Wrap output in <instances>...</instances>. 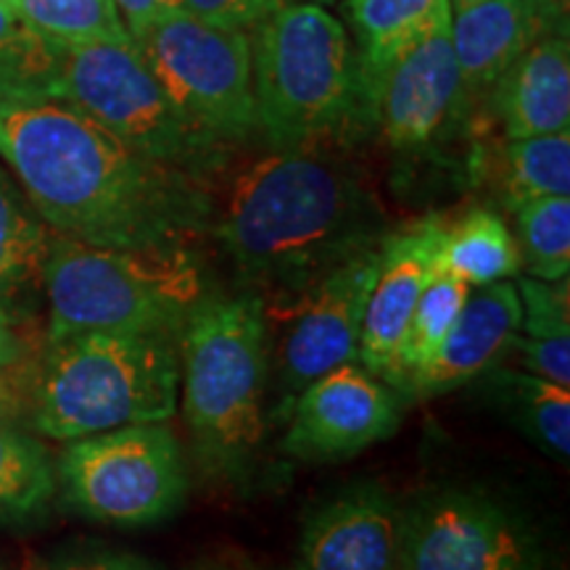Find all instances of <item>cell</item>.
I'll return each instance as SVG.
<instances>
[{
  "mask_svg": "<svg viewBox=\"0 0 570 570\" xmlns=\"http://www.w3.org/2000/svg\"><path fill=\"white\" fill-rule=\"evenodd\" d=\"M525 11L537 27L539 38L544 35H566L570 0H523Z\"/></svg>",
  "mask_w": 570,
  "mask_h": 570,
  "instance_id": "cell-33",
  "label": "cell"
},
{
  "mask_svg": "<svg viewBox=\"0 0 570 570\" xmlns=\"http://www.w3.org/2000/svg\"><path fill=\"white\" fill-rule=\"evenodd\" d=\"M439 267L465 281L470 288L512 281L523 273L508 223L497 212L481 206L444 227Z\"/></svg>",
  "mask_w": 570,
  "mask_h": 570,
  "instance_id": "cell-23",
  "label": "cell"
},
{
  "mask_svg": "<svg viewBox=\"0 0 570 570\" xmlns=\"http://www.w3.org/2000/svg\"><path fill=\"white\" fill-rule=\"evenodd\" d=\"M356 35L360 85L394 61L404 48L452 19L449 0H348Z\"/></svg>",
  "mask_w": 570,
  "mask_h": 570,
  "instance_id": "cell-22",
  "label": "cell"
},
{
  "mask_svg": "<svg viewBox=\"0 0 570 570\" xmlns=\"http://www.w3.org/2000/svg\"><path fill=\"white\" fill-rule=\"evenodd\" d=\"M402 504L362 481L309 510L298 539L296 570H396Z\"/></svg>",
  "mask_w": 570,
  "mask_h": 570,
  "instance_id": "cell-15",
  "label": "cell"
},
{
  "mask_svg": "<svg viewBox=\"0 0 570 570\" xmlns=\"http://www.w3.org/2000/svg\"><path fill=\"white\" fill-rule=\"evenodd\" d=\"M56 487V465L42 441L0 410V523L42 515Z\"/></svg>",
  "mask_w": 570,
  "mask_h": 570,
  "instance_id": "cell-24",
  "label": "cell"
},
{
  "mask_svg": "<svg viewBox=\"0 0 570 570\" xmlns=\"http://www.w3.org/2000/svg\"><path fill=\"white\" fill-rule=\"evenodd\" d=\"M504 138H533L570 130L568 35L533 40L489 92Z\"/></svg>",
  "mask_w": 570,
  "mask_h": 570,
  "instance_id": "cell-17",
  "label": "cell"
},
{
  "mask_svg": "<svg viewBox=\"0 0 570 570\" xmlns=\"http://www.w3.org/2000/svg\"><path fill=\"white\" fill-rule=\"evenodd\" d=\"M518 333V285L512 281L481 285L468 296L433 360L415 370L396 391L412 404L468 386L504 360Z\"/></svg>",
  "mask_w": 570,
  "mask_h": 570,
  "instance_id": "cell-16",
  "label": "cell"
},
{
  "mask_svg": "<svg viewBox=\"0 0 570 570\" xmlns=\"http://www.w3.org/2000/svg\"><path fill=\"white\" fill-rule=\"evenodd\" d=\"M468 296L470 285L465 281H460V277L441 267L436 269V275L428 281L425 291L420 294L415 312H412L389 386L399 389L415 370L433 360V354L439 352L449 331H452L454 320L460 317Z\"/></svg>",
  "mask_w": 570,
  "mask_h": 570,
  "instance_id": "cell-25",
  "label": "cell"
},
{
  "mask_svg": "<svg viewBox=\"0 0 570 570\" xmlns=\"http://www.w3.org/2000/svg\"><path fill=\"white\" fill-rule=\"evenodd\" d=\"M256 132L269 148L356 132L360 67L346 27L317 3H277L248 30Z\"/></svg>",
  "mask_w": 570,
  "mask_h": 570,
  "instance_id": "cell-5",
  "label": "cell"
},
{
  "mask_svg": "<svg viewBox=\"0 0 570 570\" xmlns=\"http://www.w3.org/2000/svg\"><path fill=\"white\" fill-rule=\"evenodd\" d=\"M407 399L348 362L306 386L291 404L283 452L302 462H338L394 436Z\"/></svg>",
  "mask_w": 570,
  "mask_h": 570,
  "instance_id": "cell-12",
  "label": "cell"
},
{
  "mask_svg": "<svg viewBox=\"0 0 570 570\" xmlns=\"http://www.w3.org/2000/svg\"><path fill=\"white\" fill-rule=\"evenodd\" d=\"M0 570H3V568H0Z\"/></svg>",
  "mask_w": 570,
  "mask_h": 570,
  "instance_id": "cell-37",
  "label": "cell"
},
{
  "mask_svg": "<svg viewBox=\"0 0 570 570\" xmlns=\"http://www.w3.org/2000/svg\"><path fill=\"white\" fill-rule=\"evenodd\" d=\"M177 109L212 138L238 148L256 132L248 32L177 11L132 38Z\"/></svg>",
  "mask_w": 570,
  "mask_h": 570,
  "instance_id": "cell-9",
  "label": "cell"
},
{
  "mask_svg": "<svg viewBox=\"0 0 570 570\" xmlns=\"http://www.w3.org/2000/svg\"><path fill=\"white\" fill-rule=\"evenodd\" d=\"M209 233L244 291L294 309L333 269L381 246L389 225L365 177L320 142L269 148L240 167L214 202Z\"/></svg>",
  "mask_w": 570,
  "mask_h": 570,
  "instance_id": "cell-2",
  "label": "cell"
},
{
  "mask_svg": "<svg viewBox=\"0 0 570 570\" xmlns=\"http://www.w3.org/2000/svg\"><path fill=\"white\" fill-rule=\"evenodd\" d=\"M449 38L462 88L475 104L487 98L518 56L539 40V32L523 0H479L468 9L452 11Z\"/></svg>",
  "mask_w": 570,
  "mask_h": 570,
  "instance_id": "cell-18",
  "label": "cell"
},
{
  "mask_svg": "<svg viewBox=\"0 0 570 570\" xmlns=\"http://www.w3.org/2000/svg\"><path fill=\"white\" fill-rule=\"evenodd\" d=\"M483 394L515 431L552 460L570 458V389L502 362L479 377Z\"/></svg>",
  "mask_w": 570,
  "mask_h": 570,
  "instance_id": "cell-20",
  "label": "cell"
},
{
  "mask_svg": "<svg viewBox=\"0 0 570 570\" xmlns=\"http://www.w3.org/2000/svg\"><path fill=\"white\" fill-rule=\"evenodd\" d=\"M21 352H24V348H21L17 331L0 325V370L17 365V362L21 360Z\"/></svg>",
  "mask_w": 570,
  "mask_h": 570,
  "instance_id": "cell-34",
  "label": "cell"
},
{
  "mask_svg": "<svg viewBox=\"0 0 570 570\" xmlns=\"http://www.w3.org/2000/svg\"><path fill=\"white\" fill-rule=\"evenodd\" d=\"M520 269L537 281H562L570 273V196H544L518 204Z\"/></svg>",
  "mask_w": 570,
  "mask_h": 570,
  "instance_id": "cell-27",
  "label": "cell"
},
{
  "mask_svg": "<svg viewBox=\"0 0 570 570\" xmlns=\"http://www.w3.org/2000/svg\"><path fill=\"white\" fill-rule=\"evenodd\" d=\"M206 294L194 246L106 248L53 233L42 267L46 341L85 331L161 333L180 341Z\"/></svg>",
  "mask_w": 570,
  "mask_h": 570,
  "instance_id": "cell-6",
  "label": "cell"
},
{
  "mask_svg": "<svg viewBox=\"0 0 570 570\" xmlns=\"http://www.w3.org/2000/svg\"><path fill=\"white\" fill-rule=\"evenodd\" d=\"M479 3V0H449V6H452V11H460V9H468V6Z\"/></svg>",
  "mask_w": 570,
  "mask_h": 570,
  "instance_id": "cell-35",
  "label": "cell"
},
{
  "mask_svg": "<svg viewBox=\"0 0 570 570\" xmlns=\"http://www.w3.org/2000/svg\"><path fill=\"white\" fill-rule=\"evenodd\" d=\"M56 42L40 38L0 0V101L51 96L56 77Z\"/></svg>",
  "mask_w": 570,
  "mask_h": 570,
  "instance_id": "cell-29",
  "label": "cell"
},
{
  "mask_svg": "<svg viewBox=\"0 0 570 570\" xmlns=\"http://www.w3.org/2000/svg\"><path fill=\"white\" fill-rule=\"evenodd\" d=\"M56 483L77 515L140 529L180 512L190 475L173 428L142 423L67 441Z\"/></svg>",
  "mask_w": 570,
  "mask_h": 570,
  "instance_id": "cell-8",
  "label": "cell"
},
{
  "mask_svg": "<svg viewBox=\"0 0 570 570\" xmlns=\"http://www.w3.org/2000/svg\"><path fill=\"white\" fill-rule=\"evenodd\" d=\"M396 570H544L539 539L494 497L428 491L402 508Z\"/></svg>",
  "mask_w": 570,
  "mask_h": 570,
  "instance_id": "cell-11",
  "label": "cell"
},
{
  "mask_svg": "<svg viewBox=\"0 0 570 570\" xmlns=\"http://www.w3.org/2000/svg\"><path fill=\"white\" fill-rule=\"evenodd\" d=\"M51 96L75 104L140 154L214 183L235 148L190 122L130 40L56 42Z\"/></svg>",
  "mask_w": 570,
  "mask_h": 570,
  "instance_id": "cell-7",
  "label": "cell"
},
{
  "mask_svg": "<svg viewBox=\"0 0 570 570\" xmlns=\"http://www.w3.org/2000/svg\"><path fill=\"white\" fill-rule=\"evenodd\" d=\"M277 3L281 0H183V11L206 21V24L248 32Z\"/></svg>",
  "mask_w": 570,
  "mask_h": 570,
  "instance_id": "cell-30",
  "label": "cell"
},
{
  "mask_svg": "<svg viewBox=\"0 0 570 570\" xmlns=\"http://www.w3.org/2000/svg\"><path fill=\"white\" fill-rule=\"evenodd\" d=\"M48 570H161L154 560L142 554L109 550V547H88V550H71L56 558Z\"/></svg>",
  "mask_w": 570,
  "mask_h": 570,
  "instance_id": "cell-31",
  "label": "cell"
},
{
  "mask_svg": "<svg viewBox=\"0 0 570 570\" xmlns=\"http://www.w3.org/2000/svg\"><path fill=\"white\" fill-rule=\"evenodd\" d=\"M520 331L512 348L525 373L570 389V281L520 277Z\"/></svg>",
  "mask_w": 570,
  "mask_h": 570,
  "instance_id": "cell-21",
  "label": "cell"
},
{
  "mask_svg": "<svg viewBox=\"0 0 570 570\" xmlns=\"http://www.w3.org/2000/svg\"><path fill=\"white\" fill-rule=\"evenodd\" d=\"M510 209L544 196H570V130L508 140L502 161Z\"/></svg>",
  "mask_w": 570,
  "mask_h": 570,
  "instance_id": "cell-26",
  "label": "cell"
},
{
  "mask_svg": "<svg viewBox=\"0 0 570 570\" xmlns=\"http://www.w3.org/2000/svg\"><path fill=\"white\" fill-rule=\"evenodd\" d=\"M0 159L53 233L88 246H194L212 183L140 154L56 96L0 101Z\"/></svg>",
  "mask_w": 570,
  "mask_h": 570,
  "instance_id": "cell-1",
  "label": "cell"
},
{
  "mask_svg": "<svg viewBox=\"0 0 570 570\" xmlns=\"http://www.w3.org/2000/svg\"><path fill=\"white\" fill-rule=\"evenodd\" d=\"M444 227V219L425 217L389 230L377 246V269L362 320L356 362L386 383L394 375L417 298L439 269Z\"/></svg>",
  "mask_w": 570,
  "mask_h": 570,
  "instance_id": "cell-14",
  "label": "cell"
},
{
  "mask_svg": "<svg viewBox=\"0 0 570 570\" xmlns=\"http://www.w3.org/2000/svg\"><path fill=\"white\" fill-rule=\"evenodd\" d=\"M53 230L0 164V325L17 331L38 309Z\"/></svg>",
  "mask_w": 570,
  "mask_h": 570,
  "instance_id": "cell-19",
  "label": "cell"
},
{
  "mask_svg": "<svg viewBox=\"0 0 570 570\" xmlns=\"http://www.w3.org/2000/svg\"><path fill=\"white\" fill-rule=\"evenodd\" d=\"M32 570H48V568H42V566H35Z\"/></svg>",
  "mask_w": 570,
  "mask_h": 570,
  "instance_id": "cell-36",
  "label": "cell"
},
{
  "mask_svg": "<svg viewBox=\"0 0 570 570\" xmlns=\"http://www.w3.org/2000/svg\"><path fill=\"white\" fill-rule=\"evenodd\" d=\"M180 352L161 333L85 331L46 341L32 377L30 423L75 441L125 425L167 423L177 412Z\"/></svg>",
  "mask_w": 570,
  "mask_h": 570,
  "instance_id": "cell-4",
  "label": "cell"
},
{
  "mask_svg": "<svg viewBox=\"0 0 570 570\" xmlns=\"http://www.w3.org/2000/svg\"><path fill=\"white\" fill-rule=\"evenodd\" d=\"M473 106L462 88L449 24H441L360 85L356 130L377 132L402 159H425L465 132Z\"/></svg>",
  "mask_w": 570,
  "mask_h": 570,
  "instance_id": "cell-10",
  "label": "cell"
},
{
  "mask_svg": "<svg viewBox=\"0 0 570 570\" xmlns=\"http://www.w3.org/2000/svg\"><path fill=\"white\" fill-rule=\"evenodd\" d=\"M111 3L122 17L130 38L146 30L148 24H154L156 19L183 11V0H111Z\"/></svg>",
  "mask_w": 570,
  "mask_h": 570,
  "instance_id": "cell-32",
  "label": "cell"
},
{
  "mask_svg": "<svg viewBox=\"0 0 570 570\" xmlns=\"http://www.w3.org/2000/svg\"><path fill=\"white\" fill-rule=\"evenodd\" d=\"M267 338V306L252 291H206L183 325V417L212 479H244L265 436Z\"/></svg>",
  "mask_w": 570,
  "mask_h": 570,
  "instance_id": "cell-3",
  "label": "cell"
},
{
  "mask_svg": "<svg viewBox=\"0 0 570 570\" xmlns=\"http://www.w3.org/2000/svg\"><path fill=\"white\" fill-rule=\"evenodd\" d=\"M9 9L53 42H96V40H130L122 17L111 0H6Z\"/></svg>",
  "mask_w": 570,
  "mask_h": 570,
  "instance_id": "cell-28",
  "label": "cell"
},
{
  "mask_svg": "<svg viewBox=\"0 0 570 570\" xmlns=\"http://www.w3.org/2000/svg\"><path fill=\"white\" fill-rule=\"evenodd\" d=\"M375 269L377 248L333 269L291 309L296 315L294 325L277 354V389L283 407H291L317 377L356 362Z\"/></svg>",
  "mask_w": 570,
  "mask_h": 570,
  "instance_id": "cell-13",
  "label": "cell"
}]
</instances>
